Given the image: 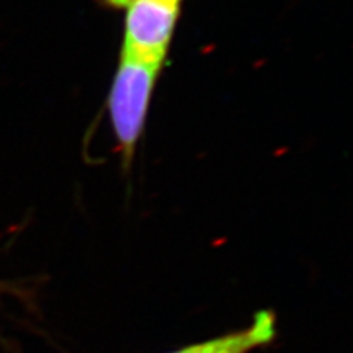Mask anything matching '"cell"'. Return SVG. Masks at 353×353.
<instances>
[{
  "instance_id": "cell-4",
  "label": "cell",
  "mask_w": 353,
  "mask_h": 353,
  "mask_svg": "<svg viewBox=\"0 0 353 353\" xmlns=\"http://www.w3.org/2000/svg\"><path fill=\"white\" fill-rule=\"evenodd\" d=\"M10 292H14V287L6 284V283L0 281V296H2L3 293H10Z\"/></svg>"
},
{
  "instance_id": "cell-3",
  "label": "cell",
  "mask_w": 353,
  "mask_h": 353,
  "mask_svg": "<svg viewBox=\"0 0 353 353\" xmlns=\"http://www.w3.org/2000/svg\"><path fill=\"white\" fill-rule=\"evenodd\" d=\"M277 334V319L272 311H259L250 325L168 353H250L272 343Z\"/></svg>"
},
{
  "instance_id": "cell-2",
  "label": "cell",
  "mask_w": 353,
  "mask_h": 353,
  "mask_svg": "<svg viewBox=\"0 0 353 353\" xmlns=\"http://www.w3.org/2000/svg\"><path fill=\"white\" fill-rule=\"evenodd\" d=\"M125 10L123 52L141 61L163 65L179 21L183 0H103Z\"/></svg>"
},
{
  "instance_id": "cell-1",
  "label": "cell",
  "mask_w": 353,
  "mask_h": 353,
  "mask_svg": "<svg viewBox=\"0 0 353 353\" xmlns=\"http://www.w3.org/2000/svg\"><path fill=\"white\" fill-rule=\"evenodd\" d=\"M162 65L121 53L108 97V110L121 162L130 170L145 132L154 85Z\"/></svg>"
}]
</instances>
